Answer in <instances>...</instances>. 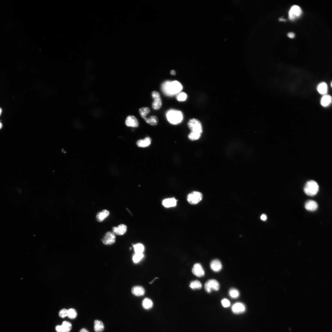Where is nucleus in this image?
Returning <instances> with one entry per match:
<instances>
[{
	"label": "nucleus",
	"instance_id": "obj_1",
	"mask_svg": "<svg viewBox=\"0 0 332 332\" xmlns=\"http://www.w3.org/2000/svg\"><path fill=\"white\" fill-rule=\"evenodd\" d=\"M162 88L163 92L169 95L179 93L182 89V86L177 81H167L163 83Z\"/></svg>",
	"mask_w": 332,
	"mask_h": 332
},
{
	"label": "nucleus",
	"instance_id": "obj_2",
	"mask_svg": "<svg viewBox=\"0 0 332 332\" xmlns=\"http://www.w3.org/2000/svg\"><path fill=\"white\" fill-rule=\"evenodd\" d=\"M166 117L169 122L173 125L180 124L183 119L182 112L180 111L174 109L169 110L166 114Z\"/></svg>",
	"mask_w": 332,
	"mask_h": 332
},
{
	"label": "nucleus",
	"instance_id": "obj_3",
	"mask_svg": "<svg viewBox=\"0 0 332 332\" xmlns=\"http://www.w3.org/2000/svg\"><path fill=\"white\" fill-rule=\"evenodd\" d=\"M305 193L307 195L313 196L316 195L319 190V186L317 183L314 181L310 180L307 181L304 187Z\"/></svg>",
	"mask_w": 332,
	"mask_h": 332
},
{
	"label": "nucleus",
	"instance_id": "obj_4",
	"mask_svg": "<svg viewBox=\"0 0 332 332\" xmlns=\"http://www.w3.org/2000/svg\"><path fill=\"white\" fill-rule=\"evenodd\" d=\"M188 126L190 130V133L201 135L202 132V127L201 123L196 118L190 119L188 123Z\"/></svg>",
	"mask_w": 332,
	"mask_h": 332
},
{
	"label": "nucleus",
	"instance_id": "obj_5",
	"mask_svg": "<svg viewBox=\"0 0 332 332\" xmlns=\"http://www.w3.org/2000/svg\"><path fill=\"white\" fill-rule=\"evenodd\" d=\"M220 288V285L218 282L214 279L208 280L205 283V289L207 292L211 293L213 291H217Z\"/></svg>",
	"mask_w": 332,
	"mask_h": 332
},
{
	"label": "nucleus",
	"instance_id": "obj_6",
	"mask_svg": "<svg viewBox=\"0 0 332 332\" xmlns=\"http://www.w3.org/2000/svg\"><path fill=\"white\" fill-rule=\"evenodd\" d=\"M202 194L200 192L194 191L188 195L187 200L191 204L195 205L199 203L202 199Z\"/></svg>",
	"mask_w": 332,
	"mask_h": 332
},
{
	"label": "nucleus",
	"instance_id": "obj_7",
	"mask_svg": "<svg viewBox=\"0 0 332 332\" xmlns=\"http://www.w3.org/2000/svg\"><path fill=\"white\" fill-rule=\"evenodd\" d=\"M152 96L154 100L152 104L153 109L157 110L160 109L162 106V101L159 93L157 91H154L152 93Z\"/></svg>",
	"mask_w": 332,
	"mask_h": 332
},
{
	"label": "nucleus",
	"instance_id": "obj_8",
	"mask_svg": "<svg viewBox=\"0 0 332 332\" xmlns=\"http://www.w3.org/2000/svg\"><path fill=\"white\" fill-rule=\"evenodd\" d=\"M302 13L301 7L297 5H294L289 12V18L291 20H294L299 17Z\"/></svg>",
	"mask_w": 332,
	"mask_h": 332
},
{
	"label": "nucleus",
	"instance_id": "obj_9",
	"mask_svg": "<svg viewBox=\"0 0 332 332\" xmlns=\"http://www.w3.org/2000/svg\"><path fill=\"white\" fill-rule=\"evenodd\" d=\"M115 234L113 232H109L106 233L102 241L104 244L109 245L114 244L115 242Z\"/></svg>",
	"mask_w": 332,
	"mask_h": 332
},
{
	"label": "nucleus",
	"instance_id": "obj_10",
	"mask_svg": "<svg viewBox=\"0 0 332 332\" xmlns=\"http://www.w3.org/2000/svg\"><path fill=\"white\" fill-rule=\"evenodd\" d=\"M192 272L194 275L198 277H201L205 275L204 270L199 263L195 264L192 269Z\"/></svg>",
	"mask_w": 332,
	"mask_h": 332
},
{
	"label": "nucleus",
	"instance_id": "obj_11",
	"mask_svg": "<svg viewBox=\"0 0 332 332\" xmlns=\"http://www.w3.org/2000/svg\"><path fill=\"white\" fill-rule=\"evenodd\" d=\"M126 124L127 127H137L139 126L138 120L136 117L132 115L128 116L126 120Z\"/></svg>",
	"mask_w": 332,
	"mask_h": 332
},
{
	"label": "nucleus",
	"instance_id": "obj_12",
	"mask_svg": "<svg viewBox=\"0 0 332 332\" xmlns=\"http://www.w3.org/2000/svg\"><path fill=\"white\" fill-rule=\"evenodd\" d=\"M245 305L241 303H237L234 304L232 306V312L236 314H239L243 313L245 311Z\"/></svg>",
	"mask_w": 332,
	"mask_h": 332
},
{
	"label": "nucleus",
	"instance_id": "obj_13",
	"mask_svg": "<svg viewBox=\"0 0 332 332\" xmlns=\"http://www.w3.org/2000/svg\"><path fill=\"white\" fill-rule=\"evenodd\" d=\"M127 230V226L124 224H121L117 227H114L112 228V231L115 234L118 235L124 234Z\"/></svg>",
	"mask_w": 332,
	"mask_h": 332
},
{
	"label": "nucleus",
	"instance_id": "obj_14",
	"mask_svg": "<svg viewBox=\"0 0 332 332\" xmlns=\"http://www.w3.org/2000/svg\"><path fill=\"white\" fill-rule=\"evenodd\" d=\"M317 203L313 200H309L307 201L305 205L306 210L310 211H316L318 208Z\"/></svg>",
	"mask_w": 332,
	"mask_h": 332
},
{
	"label": "nucleus",
	"instance_id": "obj_15",
	"mask_svg": "<svg viewBox=\"0 0 332 332\" xmlns=\"http://www.w3.org/2000/svg\"><path fill=\"white\" fill-rule=\"evenodd\" d=\"M210 266L211 269L216 272H219L222 268V264L218 259L213 260L211 263Z\"/></svg>",
	"mask_w": 332,
	"mask_h": 332
},
{
	"label": "nucleus",
	"instance_id": "obj_16",
	"mask_svg": "<svg viewBox=\"0 0 332 332\" xmlns=\"http://www.w3.org/2000/svg\"><path fill=\"white\" fill-rule=\"evenodd\" d=\"M132 292L135 296L139 297L143 296L145 294V292L143 287L141 286H136L132 288Z\"/></svg>",
	"mask_w": 332,
	"mask_h": 332
},
{
	"label": "nucleus",
	"instance_id": "obj_17",
	"mask_svg": "<svg viewBox=\"0 0 332 332\" xmlns=\"http://www.w3.org/2000/svg\"><path fill=\"white\" fill-rule=\"evenodd\" d=\"M109 212L106 210L98 212L96 216V218L98 222H101L109 215Z\"/></svg>",
	"mask_w": 332,
	"mask_h": 332
},
{
	"label": "nucleus",
	"instance_id": "obj_18",
	"mask_svg": "<svg viewBox=\"0 0 332 332\" xmlns=\"http://www.w3.org/2000/svg\"><path fill=\"white\" fill-rule=\"evenodd\" d=\"M151 139L149 137H147L144 139L138 141L137 144L139 147H146L149 146L151 144Z\"/></svg>",
	"mask_w": 332,
	"mask_h": 332
},
{
	"label": "nucleus",
	"instance_id": "obj_19",
	"mask_svg": "<svg viewBox=\"0 0 332 332\" xmlns=\"http://www.w3.org/2000/svg\"><path fill=\"white\" fill-rule=\"evenodd\" d=\"M163 204L167 208L174 207L176 205L177 200L174 198L166 199L163 201Z\"/></svg>",
	"mask_w": 332,
	"mask_h": 332
},
{
	"label": "nucleus",
	"instance_id": "obj_20",
	"mask_svg": "<svg viewBox=\"0 0 332 332\" xmlns=\"http://www.w3.org/2000/svg\"><path fill=\"white\" fill-rule=\"evenodd\" d=\"M331 101L332 97L331 96L329 95H325L322 98L321 100V104L323 106L327 107L331 103Z\"/></svg>",
	"mask_w": 332,
	"mask_h": 332
},
{
	"label": "nucleus",
	"instance_id": "obj_21",
	"mask_svg": "<svg viewBox=\"0 0 332 332\" xmlns=\"http://www.w3.org/2000/svg\"><path fill=\"white\" fill-rule=\"evenodd\" d=\"M144 119L148 124L151 125L155 126L158 124V118L156 116H152L149 118L145 117Z\"/></svg>",
	"mask_w": 332,
	"mask_h": 332
},
{
	"label": "nucleus",
	"instance_id": "obj_22",
	"mask_svg": "<svg viewBox=\"0 0 332 332\" xmlns=\"http://www.w3.org/2000/svg\"><path fill=\"white\" fill-rule=\"evenodd\" d=\"M317 90L319 94H326L328 91V86L326 83L323 82L319 84L318 86Z\"/></svg>",
	"mask_w": 332,
	"mask_h": 332
},
{
	"label": "nucleus",
	"instance_id": "obj_23",
	"mask_svg": "<svg viewBox=\"0 0 332 332\" xmlns=\"http://www.w3.org/2000/svg\"><path fill=\"white\" fill-rule=\"evenodd\" d=\"M94 329L96 332H101L104 328L103 322L99 320H95L94 322Z\"/></svg>",
	"mask_w": 332,
	"mask_h": 332
},
{
	"label": "nucleus",
	"instance_id": "obj_24",
	"mask_svg": "<svg viewBox=\"0 0 332 332\" xmlns=\"http://www.w3.org/2000/svg\"><path fill=\"white\" fill-rule=\"evenodd\" d=\"M61 332H70L71 329V324L67 321L64 322L62 325L60 326Z\"/></svg>",
	"mask_w": 332,
	"mask_h": 332
},
{
	"label": "nucleus",
	"instance_id": "obj_25",
	"mask_svg": "<svg viewBox=\"0 0 332 332\" xmlns=\"http://www.w3.org/2000/svg\"><path fill=\"white\" fill-rule=\"evenodd\" d=\"M142 305L143 308L146 310H149L152 308L153 302L150 299L148 298L145 299L143 301Z\"/></svg>",
	"mask_w": 332,
	"mask_h": 332
},
{
	"label": "nucleus",
	"instance_id": "obj_26",
	"mask_svg": "<svg viewBox=\"0 0 332 332\" xmlns=\"http://www.w3.org/2000/svg\"><path fill=\"white\" fill-rule=\"evenodd\" d=\"M190 287L193 289H200L202 287L201 283L198 280H196L191 282Z\"/></svg>",
	"mask_w": 332,
	"mask_h": 332
},
{
	"label": "nucleus",
	"instance_id": "obj_27",
	"mask_svg": "<svg viewBox=\"0 0 332 332\" xmlns=\"http://www.w3.org/2000/svg\"><path fill=\"white\" fill-rule=\"evenodd\" d=\"M133 247L135 253H142L144 250L143 245L141 244H138L134 245Z\"/></svg>",
	"mask_w": 332,
	"mask_h": 332
},
{
	"label": "nucleus",
	"instance_id": "obj_28",
	"mask_svg": "<svg viewBox=\"0 0 332 332\" xmlns=\"http://www.w3.org/2000/svg\"><path fill=\"white\" fill-rule=\"evenodd\" d=\"M150 112V109L149 108L146 107H143L141 108L139 110V112L141 117L144 119L146 117V115Z\"/></svg>",
	"mask_w": 332,
	"mask_h": 332
},
{
	"label": "nucleus",
	"instance_id": "obj_29",
	"mask_svg": "<svg viewBox=\"0 0 332 332\" xmlns=\"http://www.w3.org/2000/svg\"><path fill=\"white\" fill-rule=\"evenodd\" d=\"M229 294L230 296L233 298H237L239 296V291L235 289H232L229 292Z\"/></svg>",
	"mask_w": 332,
	"mask_h": 332
},
{
	"label": "nucleus",
	"instance_id": "obj_30",
	"mask_svg": "<svg viewBox=\"0 0 332 332\" xmlns=\"http://www.w3.org/2000/svg\"><path fill=\"white\" fill-rule=\"evenodd\" d=\"M144 255L143 253H136L133 256V260L134 263H137L139 262L143 258Z\"/></svg>",
	"mask_w": 332,
	"mask_h": 332
},
{
	"label": "nucleus",
	"instance_id": "obj_31",
	"mask_svg": "<svg viewBox=\"0 0 332 332\" xmlns=\"http://www.w3.org/2000/svg\"><path fill=\"white\" fill-rule=\"evenodd\" d=\"M77 314L76 311L74 309H70L67 310V316L70 319H74L77 316Z\"/></svg>",
	"mask_w": 332,
	"mask_h": 332
},
{
	"label": "nucleus",
	"instance_id": "obj_32",
	"mask_svg": "<svg viewBox=\"0 0 332 332\" xmlns=\"http://www.w3.org/2000/svg\"><path fill=\"white\" fill-rule=\"evenodd\" d=\"M176 98L179 101H185L187 97V94L184 92L179 93L177 94Z\"/></svg>",
	"mask_w": 332,
	"mask_h": 332
},
{
	"label": "nucleus",
	"instance_id": "obj_33",
	"mask_svg": "<svg viewBox=\"0 0 332 332\" xmlns=\"http://www.w3.org/2000/svg\"><path fill=\"white\" fill-rule=\"evenodd\" d=\"M59 316L61 318H64L67 315V310L65 309L61 310L59 313Z\"/></svg>",
	"mask_w": 332,
	"mask_h": 332
},
{
	"label": "nucleus",
	"instance_id": "obj_34",
	"mask_svg": "<svg viewBox=\"0 0 332 332\" xmlns=\"http://www.w3.org/2000/svg\"><path fill=\"white\" fill-rule=\"evenodd\" d=\"M221 304L223 306L225 307H228L230 305V303L229 300L226 299H224L221 301Z\"/></svg>",
	"mask_w": 332,
	"mask_h": 332
},
{
	"label": "nucleus",
	"instance_id": "obj_35",
	"mask_svg": "<svg viewBox=\"0 0 332 332\" xmlns=\"http://www.w3.org/2000/svg\"><path fill=\"white\" fill-rule=\"evenodd\" d=\"M288 36L291 39H293L295 37V34L293 32H290L288 33Z\"/></svg>",
	"mask_w": 332,
	"mask_h": 332
},
{
	"label": "nucleus",
	"instance_id": "obj_36",
	"mask_svg": "<svg viewBox=\"0 0 332 332\" xmlns=\"http://www.w3.org/2000/svg\"><path fill=\"white\" fill-rule=\"evenodd\" d=\"M261 218L262 220L265 221L267 220V217L266 215L263 214L261 216Z\"/></svg>",
	"mask_w": 332,
	"mask_h": 332
},
{
	"label": "nucleus",
	"instance_id": "obj_37",
	"mask_svg": "<svg viewBox=\"0 0 332 332\" xmlns=\"http://www.w3.org/2000/svg\"><path fill=\"white\" fill-rule=\"evenodd\" d=\"M171 74L172 75L175 76L176 75V72L174 70H172L170 72Z\"/></svg>",
	"mask_w": 332,
	"mask_h": 332
},
{
	"label": "nucleus",
	"instance_id": "obj_38",
	"mask_svg": "<svg viewBox=\"0 0 332 332\" xmlns=\"http://www.w3.org/2000/svg\"><path fill=\"white\" fill-rule=\"evenodd\" d=\"M79 332H89V331L87 329L83 328Z\"/></svg>",
	"mask_w": 332,
	"mask_h": 332
},
{
	"label": "nucleus",
	"instance_id": "obj_39",
	"mask_svg": "<svg viewBox=\"0 0 332 332\" xmlns=\"http://www.w3.org/2000/svg\"><path fill=\"white\" fill-rule=\"evenodd\" d=\"M2 110L1 108H0V116L1 115L2 113Z\"/></svg>",
	"mask_w": 332,
	"mask_h": 332
},
{
	"label": "nucleus",
	"instance_id": "obj_40",
	"mask_svg": "<svg viewBox=\"0 0 332 332\" xmlns=\"http://www.w3.org/2000/svg\"><path fill=\"white\" fill-rule=\"evenodd\" d=\"M279 20H280V21H286V20H285V19H282V18H280V19H279Z\"/></svg>",
	"mask_w": 332,
	"mask_h": 332
},
{
	"label": "nucleus",
	"instance_id": "obj_41",
	"mask_svg": "<svg viewBox=\"0 0 332 332\" xmlns=\"http://www.w3.org/2000/svg\"><path fill=\"white\" fill-rule=\"evenodd\" d=\"M2 127V124L1 122H0V129H1Z\"/></svg>",
	"mask_w": 332,
	"mask_h": 332
}]
</instances>
